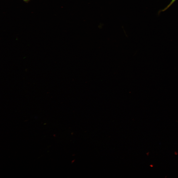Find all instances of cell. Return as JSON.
<instances>
[{
    "label": "cell",
    "instance_id": "1",
    "mask_svg": "<svg viewBox=\"0 0 178 178\" xmlns=\"http://www.w3.org/2000/svg\"><path fill=\"white\" fill-rule=\"evenodd\" d=\"M176 0H172L170 3L166 7L164 8L161 11V12H163L167 10L172 4L175 2V1Z\"/></svg>",
    "mask_w": 178,
    "mask_h": 178
},
{
    "label": "cell",
    "instance_id": "2",
    "mask_svg": "<svg viewBox=\"0 0 178 178\" xmlns=\"http://www.w3.org/2000/svg\"><path fill=\"white\" fill-rule=\"evenodd\" d=\"M25 2H28L29 1V0H22Z\"/></svg>",
    "mask_w": 178,
    "mask_h": 178
},
{
    "label": "cell",
    "instance_id": "3",
    "mask_svg": "<svg viewBox=\"0 0 178 178\" xmlns=\"http://www.w3.org/2000/svg\"><path fill=\"white\" fill-rule=\"evenodd\" d=\"M175 155H177L178 154V153L177 152H175Z\"/></svg>",
    "mask_w": 178,
    "mask_h": 178
}]
</instances>
